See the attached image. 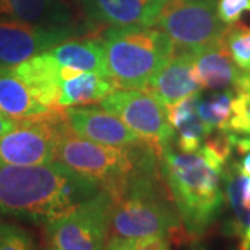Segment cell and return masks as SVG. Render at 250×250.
I'll return each mask as SVG.
<instances>
[{
  "mask_svg": "<svg viewBox=\"0 0 250 250\" xmlns=\"http://www.w3.org/2000/svg\"><path fill=\"white\" fill-rule=\"evenodd\" d=\"M108 192L113 196L108 238L161 235L168 238L171 245L197 243L179 217L152 146L145 150L135 170Z\"/></svg>",
  "mask_w": 250,
  "mask_h": 250,
  "instance_id": "1",
  "label": "cell"
},
{
  "mask_svg": "<svg viewBox=\"0 0 250 250\" xmlns=\"http://www.w3.org/2000/svg\"><path fill=\"white\" fill-rule=\"evenodd\" d=\"M100 189L99 182L60 160L39 166L0 163V215L45 225Z\"/></svg>",
  "mask_w": 250,
  "mask_h": 250,
  "instance_id": "2",
  "label": "cell"
},
{
  "mask_svg": "<svg viewBox=\"0 0 250 250\" xmlns=\"http://www.w3.org/2000/svg\"><path fill=\"white\" fill-rule=\"evenodd\" d=\"M160 170L187 231L199 242L218 220L225 202L221 189L227 164L200 147L182 153L167 146L159 157Z\"/></svg>",
  "mask_w": 250,
  "mask_h": 250,
  "instance_id": "3",
  "label": "cell"
},
{
  "mask_svg": "<svg viewBox=\"0 0 250 250\" xmlns=\"http://www.w3.org/2000/svg\"><path fill=\"white\" fill-rule=\"evenodd\" d=\"M103 34L108 75L121 89H146L177 50L168 35L154 25L108 27Z\"/></svg>",
  "mask_w": 250,
  "mask_h": 250,
  "instance_id": "4",
  "label": "cell"
},
{
  "mask_svg": "<svg viewBox=\"0 0 250 250\" xmlns=\"http://www.w3.org/2000/svg\"><path fill=\"white\" fill-rule=\"evenodd\" d=\"M149 146L146 142L126 147L92 142L75 134L65 120L57 141V160L99 182L102 189L113 190L135 170Z\"/></svg>",
  "mask_w": 250,
  "mask_h": 250,
  "instance_id": "5",
  "label": "cell"
},
{
  "mask_svg": "<svg viewBox=\"0 0 250 250\" xmlns=\"http://www.w3.org/2000/svg\"><path fill=\"white\" fill-rule=\"evenodd\" d=\"M113 196L100 189L68 213L45 224V248L53 250H99L106 248Z\"/></svg>",
  "mask_w": 250,
  "mask_h": 250,
  "instance_id": "6",
  "label": "cell"
},
{
  "mask_svg": "<svg viewBox=\"0 0 250 250\" xmlns=\"http://www.w3.org/2000/svg\"><path fill=\"white\" fill-rule=\"evenodd\" d=\"M154 27L168 35L175 49L182 50L213 43L227 29L217 16V0H166Z\"/></svg>",
  "mask_w": 250,
  "mask_h": 250,
  "instance_id": "7",
  "label": "cell"
},
{
  "mask_svg": "<svg viewBox=\"0 0 250 250\" xmlns=\"http://www.w3.org/2000/svg\"><path fill=\"white\" fill-rule=\"evenodd\" d=\"M100 107L117 116L157 156L175 141L164 104L145 90H114L100 100Z\"/></svg>",
  "mask_w": 250,
  "mask_h": 250,
  "instance_id": "8",
  "label": "cell"
},
{
  "mask_svg": "<svg viewBox=\"0 0 250 250\" xmlns=\"http://www.w3.org/2000/svg\"><path fill=\"white\" fill-rule=\"evenodd\" d=\"M65 121L62 111L18 121L0 136V163L10 166H39L57 160V141Z\"/></svg>",
  "mask_w": 250,
  "mask_h": 250,
  "instance_id": "9",
  "label": "cell"
},
{
  "mask_svg": "<svg viewBox=\"0 0 250 250\" xmlns=\"http://www.w3.org/2000/svg\"><path fill=\"white\" fill-rule=\"evenodd\" d=\"M82 29L74 25H36L13 18L0 20V71L11 70L28 59L50 50Z\"/></svg>",
  "mask_w": 250,
  "mask_h": 250,
  "instance_id": "10",
  "label": "cell"
},
{
  "mask_svg": "<svg viewBox=\"0 0 250 250\" xmlns=\"http://www.w3.org/2000/svg\"><path fill=\"white\" fill-rule=\"evenodd\" d=\"M68 125L77 135L92 142L126 147L143 142L120 118L104 108L95 106H72L62 110Z\"/></svg>",
  "mask_w": 250,
  "mask_h": 250,
  "instance_id": "11",
  "label": "cell"
},
{
  "mask_svg": "<svg viewBox=\"0 0 250 250\" xmlns=\"http://www.w3.org/2000/svg\"><path fill=\"white\" fill-rule=\"evenodd\" d=\"M166 0H80L88 22L108 27H153Z\"/></svg>",
  "mask_w": 250,
  "mask_h": 250,
  "instance_id": "12",
  "label": "cell"
},
{
  "mask_svg": "<svg viewBox=\"0 0 250 250\" xmlns=\"http://www.w3.org/2000/svg\"><path fill=\"white\" fill-rule=\"evenodd\" d=\"M202 90L192 54L189 50L177 49L170 60L153 77L145 92L150 93L167 107Z\"/></svg>",
  "mask_w": 250,
  "mask_h": 250,
  "instance_id": "13",
  "label": "cell"
},
{
  "mask_svg": "<svg viewBox=\"0 0 250 250\" xmlns=\"http://www.w3.org/2000/svg\"><path fill=\"white\" fill-rule=\"evenodd\" d=\"M224 196L231 210V218L224 232L239 242V248L250 249V175L238 161H228L223 170Z\"/></svg>",
  "mask_w": 250,
  "mask_h": 250,
  "instance_id": "14",
  "label": "cell"
},
{
  "mask_svg": "<svg viewBox=\"0 0 250 250\" xmlns=\"http://www.w3.org/2000/svg\"><path fill=\"white\" fill-rule=\"evenodd\" d=\"M193 59L197 78L203 89L228 90L235 89L246 71L235 64L228 47L224 42V35L213 43L189 50Z\"/></svg>",
  "mask_w": 250,
  "mask_h": 250,
  "instance_id": "15",
  "label": "cell"
},
{
  "mask_svg": "<svg viewBox=\"0 0 250 250\" xmlns=\"http://www.w3.org/2000/svg\"><path fill=\"white\" fill-rule=\"evenodd\" d=\"M22 81L32 96L52 111L57 110V96L60 86V64L47 52L34 56L9 70Z\"/></svg>",
  "mask_w": 250,
  "mask_h": 250,
  "instance_id": "16",
  "label": "cell"
},
{
  "mask_svg": "<svg viewBox=\"0 0 250 250\" xmlns=\"http://www.w3.org/2000/svg\"><path fill=\"white\" fill-rule=\"evenodd\" d=\"M200 96L202 95L199 92L166 107L168 123L175 134L174 142L179 152H197L206 138L213 132V128L199 116L197 106Z\"/></svg>",
  "mask_w": 250,
  "mask_h": 250,
  "instance_id": "17",
  "label": "cell"
},
{
  "mask_svg": "<svg viewBox=\"0 0 250 250\" xmlns=\"http://www.w3.org/2000/svg\"><path fill=\"white\" fill-rule=\"evenodd\" d=\"M0 16L36 25L77 24L64 0H0Z\"/></svg>",
  "mask_w": 250,
  "mask_h": 250,
  "instance_id": "18",
  "label": "cell"
},
{
  "mask_svg": "<svg viewBox=\"0 0 250 250\" xmlns=\"http://www.w3.org/2000/svg\"><path fill=\"white\" fill-rule=\"evenodd\" d=\"M118 86L110 77H104L96 72L78 71L74 75L60 81L57 110L72 106H88L104 99Z\"/></svg>",
  "mask_w": 250,
  "mask_h": 250,
  "instance_id": "19",
  "label": "cell"
},
{
  "mask_svg": "<svg viewBox=\"0 0 250 250\" xmlns=\"http://www.w3.org/2000/svg\"><path fill=\"white\" fill-rule=\"evenodd\" d=\"M49 53L56 59L60 67H68L78 71L96 72L110 77L106 50L102 39H68L52 47Z\"/></svg>",
  "mask_w": 250,
  "mask_h": 250,
  "instance_id": "20",
  "label": "cell"
},
{
  "mask_svg": "<svg viewBox=\"0 0 250 250\" xmlns=\"http://www.w3.org/2000/svg\"><path fill=\"white\" fill-rule=\"evenodd\" d=\"M52 110L36 100L22 81L9 70L0 71V114L14 121L45 116Z\"/></svg>",
  "mask_w": 250,
  "mask_h": 250,
  "instance_id": "21",
  "label": "cell"
},
{
  "mask_svg": "<svg viewBox=\"0 0 250 250\" xmlns=\"http://www.w3.org/2000/svg\"><path fill=\"white\" fill-rule=\"evenodd\" d=\"M233 96L232 89L214 90V93L206 98L200 96L197 106L199 116L213 129L227 131L232 117Z\"/></svg>",
  "mask_w": 250,
  "mask_h": 250,
  "instance_id": "22",
  "label": "cell"
},
{
  "mask_svg": "<svg viewBox=\"0 0 250 250\" xmlns=\"http://www.w3.org/2000/svg\"><path fill=\"white\" fill-rule=\"evenodd\" d=\"M233 93L232 117L227 131L250 136V72H245Z\"/></svg>",
  "mask_w": 250,
  "mask_h": 250,
  "instance_id": "23",
  "label": "cell"
},
{
  "mask_svg": "<svg viewBox=\"0 0 250 250\" xmlns=\"http://www.w3.org/2000/svg\"><path fill=\"white\" fill-rule=\"evenodd\" d=\"M224 42L235 64L242 71L250 72V27L239 22L228 25L224 32Z\"/></svg>",
  "mask_w": 250,
  "mask_h": 250,
  "instance_id": "24",
  "label": "cell"
},
{
  "mask_svg": "<svg viewBox=\"0 0 250 250\" xmlns=\"http://www.w3.org/2000/svg\"><path fill=\"white\" fill-rule=\"evenodd\" d=\"M34 236L25 228L6 223L0 217V250L36 249Z\"/></svg>",
  "mask_w": 250,
  "mask_h": 250,
  "instance_id": "25",
  "label": "cell"
},
{
  "mask_svg": "<svg viewBox=\"0 0 250 250\" xmlns=\"http://www.w3.org/2000/svg\"><path fill=\"white\" fill-rule=\"evenodd\" d=\"M171 248L168 238L149 235L142 238H108L104 249L117 250H167Z\"/></svg>",
  "mask_w": 250,
  "mask_h": 250,
  "instance_id": "26",
  "label": "cell"
},
{
  "mask_svg": "<svg viewBox=\"0 0 250 250\" xmlns=\"http://www.w3.org/2000/svg\"><path fill=\"white\" fill-rule=\"evenodd\" d=\"M245 13H250V0H217V16L227 27L239 22Z\"/></svg>",
  "mask_w": 250,
  "mask_h": 250,
  "instance_id": "27",
  "label": "cell"
},
{
  "mask_svg": "<svg viewBox=\"0 0 250 250\" xmlns=\"http://www.w3.org/2000/svg\"><path fill=\"white\" fill-rule=\"evenodd\" d=\"M17 123L18 121L10 120V118H7V117H4L0 114V136H1L3 134H6V132H9L10 129H13Z\"/></svg>",
  "mask_w": 250,
  "mask_h": 250,
  "instance_id": "28",
  "label": "cell"
},
{
  "mask_svg": "<svg viewBox=\"0 0 250 250\" xmlns=\"http://www.w3.org/2000/svg\"><path fill=\"white\" fill-rule=\"evenodd\" d=\"M239 164H241L242 168L250 175V152H248L246 154L242 156V160L239 161Z\"/></svg>",
  "mask_w": 250,
  "mask_h": 250,
  "instance_id": "29",
  "label": "cell"
}]
</instances>
